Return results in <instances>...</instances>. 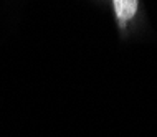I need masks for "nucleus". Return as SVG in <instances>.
<instances>
[{"mask_svg":"<svg viewBox=\"0 0 157 137\" xmlns=\"http://www.w3.org/2000/svg\"><path fill=\"white\" fill-rule=\"evenodd\" d=\"M113 3L117 20L121 22V25H126V22H129L136 17L139 0H113Z\"/></svg>","mask_w":157,"mask_h":137,"instance_id":"1","label":"nucleus"}]
</instances>
